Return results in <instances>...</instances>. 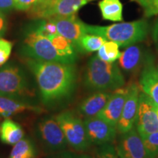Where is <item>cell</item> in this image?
<instances>
[{"label":"cell","instance_id":"1f68e13d","mask_svg":"<svg viewBox=\"0 0 158 158\" xmlns=\"http://www.w3.org/2000/svg\"><path fill=\"white\" fill-rule=\"evenodd\" d=\"M13 9H15L14 0H0V12L9 13Z\"/></svg>","mask_w":158,"mask_h":158},{"label":"cell","instance_id":"83f0119b","mask_svg":"<svg viewBox=\"0 0 158 158\" xmlns=\"http://www.w3.org/2000/svg\"><path fill=\"white\" fill-rule=\"evenodd\" d=\"M106 56L108 57V62H115L121 56V52L119 51V45L113 41L106 40L103 44Z\"/></svg>","mask_w":158,"mask_h":158},{"label":"cell","instance_id":"5b68a950","mask_svg":"<svg viewBox=\"0 0 158 158\" xmlns=\"http://www.w3.org/2000/svg\"><path fill=\"white\" fill-rule=\"evenodd\" d=\"M68 143L75 151L81 152L87 150L92 143L86 134L84 121L70 110L61 112L55 116Z\"/></svg>","mask_w":158,"mask_h":158},{"label":"cell","instance_id":"ac0fdd59","mask_svg":"<svg viewBox=\"0 0 158 158\" xmlns=\"http://www.w3.org/2000/svg\"><path fill=\"white\" fill-rule=\"evenodd\" d=\"M24 111H33L40 114L44 112L45 110L22 100L0 96V116L2 118H8L15 114Z\"/></svg>","mask_w":158,"mask_h":158},{"label":"cell","instance_id":"7402d4cb","mask_svg":"<svg viewBox=\"0 0 158 158\" xmlns=\"http://www.w3.org/2000/svg\"><path fill=\"white\" fill-rule=\"evenodd\" d=\"M36 149L34 143L28 138H23L13 145L9 158H35Z\"/></svg>","mask_w":158,"mask_h":158},{"label":"cell","instance_id":"cb8c5ba5","mask_svg":"<svg viewBox=\"0 0 158 158\" xmlns=\"http://www.w3.org/2000/svg\"><path fill=\"white\" fill-rule=\"evenodd\" d=\"M32 29L48 38H51V37L58 35L56 26L51 19H43V21H40L38 24Z\"/></svg>","mask_w":158,"mask_h":158},{"label":"cell","instance_id":"74e56055","mask_svg":"<svg viewBox=\"0 0 158 158\" xmlns=\"http://www.w3.org/2000/svg\"><path fill=\"white\" fill-rule=\"evenodd\" d=\"M157 69H158V63H157Z\"/></svg>","mask_w":158,"mask_h":158},{"label":"cell","instance_id":"6da1fadb","mask_svg":"<svg viewBox=\"0 0 158 158\" xmlns=\"http://www.w3.org/2000/svg\"><path fill=\"white\" fill-rule=\"evenodd\" d=\"M25 64L34 76L42 102L53 106L69 98L76 88L77 73L74 64L27 58Z\"/></svg>","mask_w":158,"mask_h":158},{"label":"cell","instance_id":"836d02e7","mask_svg":"<svg viewBox=\"0 0 158 158\" xmlns=\"http://www.w3.org/2000/svg\"><path fill=\"white\" fill-rule=\"evenodd\" d=\"M152 37L156 48L158 50V18L156 19L155 22L153 25L152 30Z\"/></svg>","mask_w":158,"mask_h":158},{"label":"cell","instance_id":"ba28073f","mask_svg":"<svg viewBox=\"0 0 158 158\" xmlns=\"http://www.w3.org/2000/svg\"><path fill=\"white\" fill-rule=\"evenodd\" d=\"M135 127L142 138L158 130L157 106L142 92H140L138 97Z\"/></svg>","mask_w":158,"mask_h":158},{"label":"cell","instance_id":"9c48e42d","mask_svg":"<svg viewBox=\"0 0 158 158\" xmlns=\"http://www.w3.org/2000/svg\"><path fill=\"white\" fill-rule=\"evenodd\" d=\"M37 133L46 149L52 152L63 151L68 144L55 116L43 118L37 124Z\"/></svg>","mask_w":158,"mask_h":158},{"label":"cell","instance_id":"603a6c76","mask_svg":"<svg viewBox=\"0 0 158 158\" xmlns=\"http://www.w3.org/2000/svg\"><path fill=\"white\" fill-rule=\"evenodd\" d=\"M106 42V40L101 36L86 33L79 41L78 50L81 52H94L98 51Z\"/></svg>","mask_w":158,"mask_h":158},{"label":"cell","instance_id":"d6986e66","mask_svg":"<svg viewBox=\"0 0 158 158\" xmlns=\"http://www.w3.org/2000/svg\"><path fill=\"white\" fill-rule=\"evenodd\" d=\"M23 137L24 133L22 127L9 118H5L0 124V140L3 143L15 145Z\"/></svg>","mask_w":158,"mask_h":158},{"label":"cell","instance_id":"4dcf8cb0","mask_svg":"<svg viewBox=\"0 0 158 158\" xmlns=\"http://www.w3.org/2000/svg\"><path fill=\"white\" fill-rule=\"evenodd\" d=\"M48 158H92L91 156L85 154H78L69 151L58 152Z\"/></svg>","mask_w":158,"mask_h":158},{"label":"cell","instance_id":"7a4b0ae2","mask_svg":"<svg viewBox=\"0 0 158 158\" xmlns=\"http://www.w3.org/2000/svg\"><path fill=\"white\" fill-rule=\"evenodd\" d=\"M85 86L91 91H114L125 84L121 69L114 62H108L98 56L91 58L84 76Z\"/></svg>","mask_w":158,"mask_h":158},{"label":"cell","instance_id":"3957f363","mask_svg":"<svg viewBox=\"0 0 158 158\" xmlns=\"http://www.w3.org/2000/svg\"><path fill=\"white\" fill-rule=\"evenodd\" d=\"M86 31L101 36L106 40L115 42L122 48H127L145 40L149 31V25L145 20L114 23L106 27L86 24Z\"/></svg>","mask_w":158,"mask_h":158},{"label":"cell","instance_id":"277c9868","mask_svg":"<svg viewBox=\"0 0 158 158\" xmlns=\"http://www.w3.org/2000/svg\"><path fill=\"white\" fill-rule=\"evenodd\" d=\"M0 96L22 101L35 96L34 89L19 67L9 64L0 68Z\"/></svg>","mask_w":158,"mask_h":158},{"label":"cell","instance_id":"7c38bea8","mask_svg":"<svg viewBox=\"0 0 158 158\" xmlns=\"http://www.w3.org/2000/svg\"><path fill=\"white\" fill-rule=\"evenodd\" d=\"M51 19L56 24L58 34L68 39L78 50L81 38L87 33L86 24L83 23L76 14L68 16H55Z\"/></svg>","mask_w":158,"mask_h":158},{"label":"cell","instance_id":"8d00e7d4","mask_svg":"<svg viewBox=\"0 0 158 158\" xmlns=\"http://www.w3.org/2000/svg\"><path fill=\"white\" fill-rule=\"evenodd\" d=\"M157 116H158V106H157Z\"/></svg>","mask_w":158,"mask_h":158},{"label":"cell","instance_id":"ffe728a7","mask_svg":"<svg viewBox=\"0 0 158 158\" xmlns=\"http://www.w3.org/2000/svg\"><path fill=\"white\" fill-rule=\"evenodd\" d=\"M49 39L64 62L74 64L77 59L76 49L74 45L68 39L59 34Z\"/></svg>","mask_w":158,"mask_h":158},{"label":"cell","instance_id":"52a82bcc","mask_svg":"<svg viewBox=\"0 0 158 158\" xmlns=\"http://www.w3.org/2000/svg\"><path fill=\"white\" fill-rule=\"evenodd\" d=\"M88 0H41L28 10L29 17L35 19H48L55 16L76 14Z\"/></svg>","mask_w":158,"mask_h":158},{"label":"cell","instance_id":"e0dca14e","mask_svg":"<svg viewBox=\"0 0 158 158\" xmlns=\"http://www.w3.org/2000/svg\"><path fill=\"white\" fill-rule=\"evenodd\" d=\"M110 94L111 92L108 91L94 92L79 105V114L86 118L96 116L107 104Z\"/></svg>","mask_w":158,"mask_h":158},{"label":"cell","instance_id":"8fae6325","mask_svg":"<svg viewBox=\"0 0 158 158\" xmlns=\"http://www.w3.org/2000/svg\"><path fill=\"white\" fill-rule=\"evenodd\" d=\"M119 158H150L136 128L122 134L116 147Z\"/></svg>","mask_w":158,"mask_h":158},{"label":"cell","instance_id":"2e32d148","mask_svg":"<svg viewBox=\"0 0 158 158\" xmlns=\"http://www.w3.org/2000/svg\"><path fill=\"white\" fill-rule=\"evenodd\" d=\"M147 54L141 45H130L121 53L118 67L127 73L135 74L143 67Z\"/></svg>","mask_w":158,"mask_h":158},{"label":"cell","instance_id":"4316f807","mask_svg":"<svg viewBox=\"0 0 158 158\" xmlns=\"http://www.w3.org/2000/svg\"><path fill=\"white\" fill-rule=\"evenodd\" d=\"M116 149L111 143L100 145L92 158H118Z\"/></svg>","mask_w":158,"mask_h":158},{"label":"cell","instance_id":"e575fe53","mask_svg":"<svg viewBox=\"0 0 158 158\" xmlns=\"http://www.w3.org/2000/svg\"><path fill=\"white\" fill-rule=\"evenodd\" d=\"M155 158H158V154H157V155H156V156H155Z\"/></svg>","mask_w":158,"mask_h":158},{"label":"cell","instance_id":"f35d334b","mask_svg":"<svg viewBox=\"0 0 158 158\" xmlns=\"http://www.w3.org/2000/svg\"><path fill=\"white\" fill-rule=\"evenodd\" d=\"M88 1H92V0H88Z\"/></svg>","mask_w":158,"mask_h":158},{"label":"cell","instance_id":"f1b7e54d","mask_svg":"<svg viewBox=\"0 0 158 158\" xmlns=\"http://www.w3.org/2000/svg\"><path fill=\"white\" fill-rule=\"evenodd\" d=\"M13 43L10 41L0 37V66L7 62L10 56Z\"/></svg>","mask_w":158,"mask_h":158},{"label":"cell","instance_id":"30bf717a","mask_svg":"<svg viewBox=\"0 0 158 158\" xmlns=\"http://www.w3.org/2000/svg\"><path fill=\"white\" fill-rule=\"evenodd\" d=\"M90 143L94 145L110 143L116 138L117 129L98 116L87 118L84 121Z\"/></svg>","mask_w":158,"mask_h":158},{"label":"cell","instance_id":"9a60e30c","mask_svg":"<svg viewBox=\"0 0 158 158\" xmlns=\"http://www.w3.org/2000/svg\"><path fill=\"white\" fill-rule=\"evenodd\" d=\"M128 90L129 86L127 87L122 86L111 92L107 104L96 116L116 127L125 103Z\"/></svg>","mask_w":158,"mask_h":158},{"label":"cell","instance_id":"44dd1931","mask_svg":"<svg viewBox=\"0 0 158 158\" xmlns=\"http://www.w3.org/2000/svg\"><path fill=\"white\" fill-rule=\"evenodd\" d=\"M98 5L104 20L110 21L123 20V5L120 0H101Z\"/></svg>","mask_w":158,"mask_h":158},{"label":"cell","instance_id":"f546056e","mask_svg":"<svg viewBox=\"0 0 158 158\" xmlns=\"http://www.w3.org/2000/svg\"><path fill=\"white\" fill-rule=\"evenodd\" d=\"M40 1L41 0H14L15 9L21 11H28Z\"/></svg>","mask_w":158,"mask_h":158},{"label":"cell","instance_id":"d4e9b609","mask_svg":"<svg viewBox=\"0 0 158 158\" xmlns=\"http://www.w3.org/2000/svg\"><path fill=\"white\" fill-rule=\"evenodd\" d=\"M150 158H155L158 154V130L142 138Z\"/></svg>","mask_w":158,"mask_h":158},{"label":"cell","instance_id":"5bb4252c","mask_svg":"<svg viewBox=\"0 0 158 158\" xmlns=\"http://www.w3.org/2000/svg\"><path fill=\"white\" fill-rule=\"evenodd\" d=\"M141 92L149 97L158 106V69L155 59L147 54L142 67L139 81Z\"/></svg>","mask_w":158,"mask_h":158},{"label":"cell","instance_id":"4fadbf2b","mask_svg":"<svg viewBox=\"0 0 158 158\" xmlns=\"http://www.w3.org/2000/svg\"><path fill=\"white\" fill-rule=\"evenodd\" d=\"M139 93L140 88L137 84H132L130 85L125 103L116 125L117 132L120 134L130 131L135 125Z\"/></svg>","mask_w":158,"mask_h":158},{"label":"cell","instance_id":"8992f818","mask_svg":"<svg viewBox=\"0 0 158 158\" xmlns=\"http://www.w3.org/2000/svg\"><path fill=\"white\" fill-rule=\"evenodd\" d=\"M22 54L26 57L48 62L64 63L51 43L50 39L30 29L23 42Z\"/></svg>","mask_w":158,"mask_h":158},{"label":"cell","instance_id":"484cf974","mask_svg":"<svg viewBox=\"0 0 158 158\" xmlns=\"http://www.w3.org/2000/svg\"><path fill=\"white\" fill-rule=\"evenodd\" d=\"M143 9L145 17L158 15V0H134Z\"/></svg>","mask_w":158,"mask_h":158},{"label":"cell","instance_id":"d590c367","mask_svg":"<svg viewBox=\"0 0 158 158\" xmlns=\"http://www.w3.org/2000/svg\"><path fill=\"white\" fill-rule=\"evenodd\" d=\"M2 117L1 116H0V122H1V120H2Z\"/></svg>","mask_w":158,"mask_h":158},{"label":"cell","instance_id":"d6a6232c","mask_svg":"<svg viewBox=\"0 0 158 158\" xmlns=\"http://www.w3.org/2000/svg\"><path fill=\"white\" fill-rule=\"evenodd\" d=\"M7 22L5 13L0 12V37H2L7 30Z\"/></svg>","mask_w":158,"mask_h":158}]
</instances>
